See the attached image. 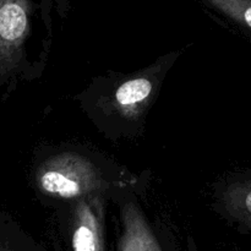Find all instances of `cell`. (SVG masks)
<instances>
[{"label":"cell","mask_w":251,"mask_h":251,"mask_svg":"<svg viewBox=\"0 0 251 251\" xmlns=\"http://www.w3.org/2000/svg\"><path fill=\"white\" fill-rule=\"evenodd\" d=\"M51 0H0V87L32 69L29 43L36 36L37 20L50 17Z\"/></svg>","instance_id":"6da1fadb"},{"label":"cell","mask_w":251,"mask_h":251,"mask_svg":"<svg viewBox=\"0 0 251 251\" xmlns=\"http://www.w3.org/2000/svg\"><path fill=\"white\" fill-rule=\"evenodd\" d=\"M37 186L42 194L61 200H80L100 195L118 181L107 176L92 158L76 152H64L47 159L37 172Z\"/></svg>","instance_id":"7a4b0ae2"},{"label":"cell","mask_w":251,"mask_h":251,"mask_svg":"<svg viewBox=\"0 0 251 251\" xmlns=\"http://www.w3.org/2000/svg\"><path fill=\"white\" fill-rule=\"evenodd\" d=\"M71 248L73 251H105L103 196H88L76 201Z\"/></svg>","instance_id":"3957f363"},{"label":"cell","mask_w":251,"mask_h":251,"mask_svg":"<svg viewBox=\"0 0 251 251\" xmlns=\"http://www.w3.org/2000/svg\"><path fill=\"white\" fill-rule=\"evenodd\" d=\"M217 207L230 223L251 234V169L228 176L218 186Z\"/></svg>","instance_id":"277c9868"},{"label":"cell","mask_w":251,"mask_h":251,"mask_svg":"<svg viewBox=\"0 0 251 251\" xmlns=\"http://www.w3.org/2000/svg\"><path fill=\"white\" fill-rule=\"evenodd\" d=\"M123 234L119 251H162L149 223L136 203L123 206Z\"/></svg>","instance_id":"5b68a950"},{"label":"cell","mask_w":251,"mask_h":251,"mask_svg":"<svg viewBox=\"0 0 251 251\" xmlns=\"http://www.w3.org/2000/svg\"><path fill=\"white\" fill-rule=\"evenodd\" d=\"M153 91V78L146 75L135 76L118 86L112 95V104L122 117H137L151 100Z\"/></svg>","instance_id":"8992f818"},{"label":"cell","mask_w":251,"mask_h":251,"mask_svg":"<svg viewBox=\"0 0 251 251\" xmlns=\"http://www.w3.org/2000/svg\"><path fill=\"white\" fill-rule=\"evenodd\" d=\"M251 38V0H196Z\"/></svg>","instance_id":"52a82bcc"},{"label":"cell","mask_w":251,"mask_h":251,"mask_svg":"<svg viewBox=\"0 0 251 251\" xmlns=\"http://www.w3.org/2000/svg\"><path fill=\"white\" fill-rule=\"evenodd\" d=\"M38 248L21 233L16 225L0 215V251H38Z\"/></svg>","instance_id":"ba28073f"},{"label":"cell","mask_w":251,"mask_h":251,"mask_svg":"<svg viewBox=\"0 0 251 251\" xmlns=\"http://www.w3.org/2000/svg\"><path fill=\"white\" fill-rule=\"evenodd\" d=\"M60 16H65L70 10V0H51Z\"/></svg>","instance_id":"9c48e42d"}]
</instances>
